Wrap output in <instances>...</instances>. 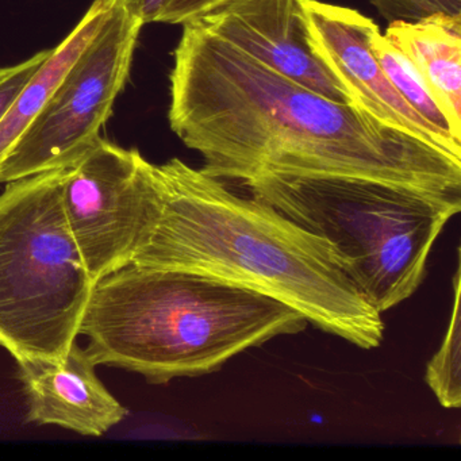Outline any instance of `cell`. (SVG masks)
<instances>
[{
  "label": "cell",
  "mask_w": 461,
  "mask_h": 461,
  "mask_svg": "<svg viewBox=\"0 0 461 461\" xmlns=\"http://www.w3.org/2000/svg\"><path fill=\"white\" fill-rule=\"evenodd\" d=\"M169 83V126L215 179L334 175L461 191V158L298 85L198 23L183 26Z\"/></svg>",
  "instance_id": "1"
},
{
  "label": "cell",
  "mask_w": 461,
  "mask_h": 461,
  "mask_svg": "<svg viewBox=\"0 0 461 461\" xmlns=\"http://www.w3.org/2000/svg\"><path fill=\"white\" fill-rule=\"evenodd\" d=\"M160 212L131 264L203 272L271 296L361 349L382 342V314L322 237L231 193L180 158L153 164Z\"/></svg>",
  "instance_id": "2"
},
{
  "label": "cell",
  "mask_w": 461,
  "mask_h": 461,
  "mask_svg": "<svg viewBox=\"0 0 461 461\" xmlns=\"http://www.w3.org/2000/svg\"><path fill=\"white\" fill-rule=\"evenodd\" d=\"M307 325L293 307L237 283L128 264L94 285L80 334L98 366L167 384L220 371L234 356Z\"/></svg>",
  "instance_id": "3"
},
{
  "label": "cell",
  "mask_w": 461,
  "mask_h": 461,
  "mask_svg": "<svg viewBox=\"0 0 461 461\" xmlns=\"http://www.w3.org/2000/svg\"><path fill=\"white\" fill-rule=\"evenodd\" d=\"M244 185L252 198L325 239L380 314L420 287L434 242L461 209V191L364 177L266 174Z\"/></svg>",
  "instance_id": "4"
},
{
  "label": "cell",
  "mask_w": 461,
  "mask_h": 461,
  "mask_svg": "<svg viewBox=\"0 0 461 461\" xmlns=\"http://www.w3.org/2000/svg\"><path fill=\"white\" fill-rule=\"evenodd\" d=\"M66 172L6 183L0 194V347L15 361L63 360L95 285L64 214Z\"/></svg>",
  "instance_id": "5"
},
{
  "label": "cell",
  "mask_w": 461,
  "mask_h": 461,
  "mask_svg": "<svg viewBox=\"0 0 461 461\" xmlns=\"http://www.w3.org/2000/svg\"><path fill=\"white\" fill-rule=\"evenodd\" d=\"M142 28L125 10L110 7L98 33L0 164V183L68 168L102 139V128L128 82Z\"/></svg>",
  "instance_id": "6"
},
{
  "label": "cell",
  "mask_w": 461,
  "mask_h": 461,
  "mask_svg": "<svg viewBox=\"0 0 461 461\" xmlns=\"http://www.w3.org/2000/svg\"><path fill=\"white\" fill-rule=\"evenodd\" d=\"M69 230L94 282L131 264L160 212L153 163L101 139L63 183Z\"/></svg>",
  "instance_id": "7"
},
{
  "label": "cell",
  "mask_w": 461,
  "mask_h": 461,
  "mask_svg": "<svg viewBox=\"0 0 461 461\" xmlns=\"http://www.w3.org/2000/svg\"><path fill=\"white\" fill-rule=\"evenodd\" d=\"M309 0H226L195 21L258 63L331 101L353 104L310 34Z\"/></svg>",
  "instance_id": "8"
},
{
  "label": "cell",
  "mask_w": 461,
  "mask_h": 461,
  "mask_svg": "<svg viewBox=\"0 0 461 461\" xmlns=\"http://www.w3.org/2000/svg\"><path fill=\"white\" fill-rule=\"evenodd\" d=\"M310 34L318 55L339 77L353 104L380 122L441 148L461 158V145L423 120L391 85L371 52L372 34L379 26L357 10L320 0L307 2Z\"/></svg>",
  "instance_id": "9"
},
{
  "label": "cell",
  "mask_w": 461,
  "mask_h": 461,
  "mask_svg": "<svg viewBox=\"0 0 461 461\" xmlns=\"http://www.w3.org/2000/svg\"><path fill=\"white\" fill-rule=\"evenodd\" d=\"M17 364L28 402V422L101 437L128 415L96 375L98 364L77 342L63 360L23 358Z\"/></svg>",
  "instance_id": "10"
},
{
  "label": "cell",
  "mask_w": 461,
  "mask_h": 461,
  "mask_svg": "<svg viewBox=\"0 0 461 461\" xmlns=\"http://www.w3.org/2000/svg\"><path fill=\"white\" fill-rule=\"evenodd\" d=\"M384 36L417 67L461 136V15L395 21Z\"/></svg>",
  "instance_id": "11"
},
{
  "label": "cell",
  "mask_w": 461,
  "mask_h": 461,
  "mask_svg": "<svg viewBox=\"0 0 461 461\" xmlns=\"http://www.w3.org/2000/svg\"><path fill=\"white\" fill-rule=\"evenodd\" d=\"M110 7L104 0H94L74 31L58 47L50 50L47 60L21 91L12 109L0 122V164L39 117L69 67L98 33L109 15Z\"/></svg>",
  "instance_id": "12"
},
{
  "label": "cell",
  "mask_w": 461,
  "mask_h": 461,
  "mask_svg": "<svg viewBox=\"0 0 461 461\" xmlns=\"http://www.w3.org/2000/svg\"><path fill=\"white\" fill-rule=\"evenodd\" d=\"M371 52L374 53L380 67L391 85L396 88L402 98L434 128L455 144L461 145V136L456 133L449 118L431 93L426 80L417 67L404 56L384 34L376 29L372 34Z\"/></svg>",
  "instance_id": "13"
},
{
  "label": "cell",
  "mask_w": 461,
  "mask_h": 461,
  "mask_svg": "<svg viewBox=\"0 0 461 461\" xmlns=\"http://www.w3.org/2000/svg\"><path fill=\"white\" fill-rule=\"evenodd\" d=\"M452 317L441 347L426 366V383L445 409H458L461 404V315L460 268L453 279Z\"/></svg>",
  "instance_id": "14"
},
{
  "label": "cell",
  "mask_w": 461,
  "mask_h": 461,
  "mask_svg": "<svg viewBox=\"0 0 461 461\" xmlns=\"http://www.w3.org/2000/svg\"><path fill=\"white\" fill-rule=\"evenodd\" d=\"M388 23L422 20L434 14L461 15V0H369Z\"/></svg>",
  "instance_id": "15"
},
{
  "label": "cell",
  "mask_w": 461,
  "mask_h": 461,
  "mask_svg": "<svg viewBox=\"0 0 461 461\" xmlns=\"http://www.w3.org/2000/svg\"><path fill=\"white\" fill-rule=\"evenodd\" d=\"M50 52V50H42L17 66L0 68V122L5 120L15 99L37 69L47 60Z\"/></svg>",
  "instance_id": "16"
},
{
  "label": "cell",
  "mask_w": 461,
  "mask_h": 461,
  "mask_svg": "<svg viewBox=\"0 0 461 461\" xmlns=\"http://www.w3.org/2000/svg\"><path fill=\"white\" fill-rule=\"evenodd\" d=\"M226 0H167L158 23L185 26L201 20Z\"/></svg>",
  "instance_id": "17"
},
{
  "label": "cell",
  "mask_w": 461,
  "mask_h": 461,
  "mask_svg": "<svg viewBox=\"0 0 461 461\" xmlns=\"http://www.w3.org/2000/svg\"><path fill=\"white\" fill-rule=\"evenodd\" d=\"M112 6L121 7L131 17L147 23H158V15L163 10L167 0H104Z\"/></svg>",
  "instance_id": "18"
}]
</instances>
